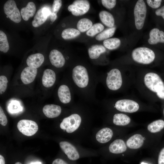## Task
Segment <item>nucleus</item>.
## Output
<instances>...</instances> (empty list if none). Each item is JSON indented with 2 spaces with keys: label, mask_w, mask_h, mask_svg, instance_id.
<instances>
[{
  "label": "nucleus",
  "mask_w": 164,
  "mask_h": 164,
  "mask_svg": "<svg viewBox=\"0 0 164 164\" xmlns=\"http://www.w3.org/2000/svg\"><path fill=\"white\" fill-rule=\"evenodd\" d=\"M132 56L135 62L143 64H149L154 60L155 54L152 50L145 47H140L134 49Z\"/></svg>",
  "instance_id": "obj_1"
},
{
  "label": "nucleus",
  "mask_w": 164,
  "mask_h": 164,
  "mask_svg": "<svg viewBox=\"0 0 164 164\" xmlns=\"http://www.w3.org/2000/svg\"><path fill=\"white\" fill-rule=\"evenodd\" d=\"M72 76L74 83L79 87L83 88L88 85L89 76L84 67L80 65L75 66L73 69Z\"/></svg>",
  "instance_id": "obj_2"
},
{
  "label": "nucleus",
  "mask_w": 164,
  "mask_h": 164,
  "mask_svg": "<svg viewBox=\"0 0 164 164\" xmlns=\"http://www.w3.org/2000/svg\"><path fill=\"white\" fill-rule=\"evenodd\" d=\"M144 80L146 86L155 93L164 85V79L159 75L154 72L146 74L144 76Z\"/></svg>",
  "instance_id": "obj_3"
},
{
  "label": "nucleus",
  "mask_w": 164,
  "mask_h": 164,
  "mask_svg": "<svg viewBox=\"0 0 164 164\" xmlns=\"http://www.w3.org/2000/svg\"><path fill=\"white\" fill-rule=\"evenodd\" d=\"M147 12L146 7L143 0H138L136 3L134 10L135 24L138 30L143 26Z\"/></svg>",
  "instance_id": "obj_4"
},
{
  "label": "nucleus",
  "mask_w": 164,
  "mask_h": 164,
  "mask_svg": "<svg viewBox=\"0 0 164 164\" xmlns=\"http://www.w3.org/2000/svg\"><path fill=\"white\" fill-rule=\"evenodd\" d=\"M122 80L120 71L116 68L111 70L107 73L106 83L108 88L112 91H116L121 87Z\"/></svg>",
  "instance_id": "obj_5"
},
{
  "label": "nucleus",
  "mask_w": 164,
  "mask_h": 164,
  "mask_svg": "<svg viewBox=\"0 0 164 164\" xmlns=\"http://www.w3.org/2000/svg\"><path fill=\"white\" fill-rule=\"evenodd\" d=\"M81 121L80 116L77 114H73L64 118L60 125V128L66 130L68 133H71L76 130L79 127Z\"/></svg>",
  "instance_id": "obj_6"
},
{
  "label": "nucleus",
  "mask_w": 164,
  "mask_h": 164,
  "mask_svg": "<svg viewBox=\"0 0 164 164\" xmlns=\"http://www.w3.org/2000/svg\"><path fill=\"white\" fill-rule=\"evenodd\" d=\"M4 10L5 14L11 20L16 23L20 22L21 15L14 0L7 1L4 5Z\"/></svg>",
  "instance_id": "obj_7"
},
{
  "label": "nucleus",
  "mask_w": 164,
  "mask_h": 164,
  "mask_svg": "<svg viewBox=\"0 0 164 164\" xmlns=\"http://www.w3.org/2000/svg\"><path fill=\"white\" fill-rule=\"evenodd\" d=\"M18 130L24 135L32 136L38 131V127L35 121L31 120L22 119L20 120L17 124Z\"/></svg>",
  "instance_id": "obj_8"
},
{
  "label": "nucleus",
  "mask_w": 164,
  "mask_h": 164,
  "mask_svg": "<svg viewBox=\"0 0 164 164\" xmlns=\"http://www.w3.org/2000/svg\"><path fill=\"white\" fill-rule=\"evenodd\" d=\"M90 8V4L88 0H76L68 6V10L73 15L79 16L86 14Z\"/></svg>",
  "instance_id": "obj_9"
},
{
  "label": "nucleus",
  "mask_w": 164,
  "mask_h": 164,
  "mask_svg": "<svg viewBox=\"0 0 164 164\" xmlns=\"http://www.w3.org/2000/svg\"><path fill=\"white\" fill-rule=\"evenodd\" d=\"M115 107L119 111L128 113H133L138 111L139 105L136 101L129 99H121L118 101Z\"/></svg>",
  "instance_id": "obj_10"
},
{
  "label": "nucleus",
  "mask_w": 164,
  "mask_h": 164,
  "mask_svg": "<svg viewBox=\"0 0 164 164\" xmlns=\"http://www.w3.org/2000/svg\"><path fill=\"white\" fill-rule=\"evenodd\" d=\"M60 146L67 155L69 159L76 160L79 158V155L76 148L71 143L66 141H62L59 143Z\"/></svg>",
  "instance_id": "obj_11"
},
{
  "label": "nucleus",
  "mask_w": 164,
  "mask_h": 164,
  "mask_svg": "<svg viewBox=\"0 0 164 164\" xmlns=\"http://www.w3.org/2000/svg\"><path fill=\"white\" fill-rule=\"evenodd\" d=\"M49 9L44 7L39 9L35 15L32 24L35 27H38L43 24L51 14Z\"/></svg>",
  "instance_id": "obj_12"
},
{
  "label": "nucleus",
  "mask_w": 164,
  "mask_h": 164,
  "mask_svg": "<svg viewBox=\"0 0 164 164\" xmlns=\"http://www.w3.org/2000/svg\"><path fill=\"white\" fill-rule=\"evenodd\" d=\"M37 72V68L29 66L26 67L21 74L20 78L22 82L26 84L31 83L35 80Z\"/></svg>",
  "instance_id": "obj_13"
},
{
  "label": "nucleus",
  "mask_w": 164,
  "mask_h": 164,
  "mask_svg": "<svg viewBox=\"0 0 164 164\" xmlns=\"http://www.w3.org/2000/svg\"><path fill=\"white\" fill-rule=\"evenodd\" d=\"M49 58L52 65L57 68H61L64 65L65 60L62 54L59 50L54 49L50 51Z\"/></svg>",
  "instance_id": "obj_14"
},
{
  "label": "nucleus",
  "mask_w": 164,
  "mask_h": 164,
  "mask_svg": "<svg viewBox=\"0 0 164 164\" xmlns=\"http://www.w3.org/2000/svg\"><path fill=\"white\" fill-rule=\"evenodd\" d=\"M61 110V108L60 106L54 104L46 105L43 109V111L44 115L50 118L58 117L60 114Z\"/></svg>",
  "instance_id": "obj_15"
},
{
  "label": "nucleus",
  "mask_w": 164,
  "mask_h": 164,
  "mask_svg": "<svg viewBox=\"0 0 164 164\" xmlns=\"http://www.w3.org/2000/svg\"><path fill=\"white\" fill-rule=\"evenodd\" d=\"M56 80L55 72L50 69H46L44 71L42 77L43 85L46 87H52L54 84Z\"/></svg>",
  "instance_id": "obj_16"
},
{
  "label": "nucleus",
  "mask_w": 164,
  "mask_h": 164,
  "mask_svg": "<svg viewBox=\"0 0 164 164\" xmlns=\"http://www.w3.org/2000/svg\"><path fill=\"white\" fill-rule=\"evenodd\" d=\"M44 60L43 55L40 53H36L29 55L27 58L26 63L29 67L35 68L39 67Z\"/></svg>",
  "instance_id": "obj_17"
},
{
  "label": "nucleus",
  "mask_w": 164,
  "mask_h": 164,
  "mask_svg": "<svg viewBox=\"0 0 164 164\" xmlns=\"http://www.w3.org/2000/svg\"><path fill=\"white\" fill-rule=\"evenodd\" d=\"M149 38L148 40L150 44H155L159 43H164V32L157 28L152 29L149 33Z\"/></svg>",
  "instance_id": "obj_18"
},
{
  "label": "nucleus",
  "mask_w": 164,
  "mask_h": 164,
  "mask_svg": "<svg viewBox=\"0 0 164 164\" xmlns=\"http://www.w3.org/2000/svg\"><path fill=\"white\" fill-rule=\"evenodd\" d=\"M113 135V132L110 128H105L97 132L96 135V138L98 142L104 143L109 141L112 138Z\"/></svg>",
  "instance_id": "obj_19"
},
{
  "label": "nucleus",
  "mask_w": 164,
  "mask_h": 164,
  "mask_svg": "<svg viewBox=\"0 0 164 164\" xmlns=\"http://www.w3.org/2000/svg\"><path fill=\"white\" fill-rule=\"evenodd\" d=\"M58 96L60 101L63 104H67L71 100V95L70 89L66 85L63 84L59 87Z\"/></svg>",
  "instance_id": "obj_20"
},
{
  "label": "nucleus",
  "mask_w": 164,
  "mask_h": 164,
  "mask_svg": "<svg viewBox=\"0 0 164 164\" xmlns=\"http://www.w3.org/2000/svg\"><path fill=\"white\" fill-rule=\"evenodd\" d=\"M109 149L110 151L112 153L119 154L126 151L127 147L123 140L117 139L110 144Z\"/></svg>",
  "instance_id": "obj_21"
},
{
  "label": "nucleus",
  "mask_w": 164,
  "mask_h": 164,
  "mask_svg": "<svg viewBox=\"0 0 164 164\" xmlns=\"http://www.w3.org/2000/svg\"><path fill=\"white\" fill-rule=\"evenodd\" d=\"M36 11V7L32 2H29L26 6L22 8L20 11V14L22 19L25 21H28L30 17L34 15Z\"/></svg>",
  "instance_id": "obj_22"
},
{
  "label": "nucleus",
  "mask_w": 164,
  "mask_h": 164,
  "mask_svg": "<svg viewBox=\"0 0 164 164\" xmlns=\"http://www.w3.org/2000/svg\"><path fill=\"white\" fill-rule=\"evenodd\" d=\"M144 142L142 136L139 134H136L129 138L126 142L127 145L131 149H138L141 147Z\"/></svg>",
  "instance_id": "obj_23"
},
{
  "label": "nucleus",
  "mask_w": 164,
  "mask_h": 164,
  "mask_svg": "<svg viewBox=\"0 0 164 164\" xmlns=\"http://www.w3.org/2000/svg\"><path fill=\"white\" fill-rule=\"evenodd\" d=\"M104 47L101 45H94L91 46L88 50L89 57L92 59L98 58L101 55L106 51Z\"/></svg>",
  "instance_id": "obj_24"
},
{
  "label": "nucleus",
  "mask_w": 164,
  "mask_h": 164,
  "mask_svg": "<svg viewBox=\"0 0 164 164\" xmlns=\"http://www.w3.org/2000/svg\"><path fill=\"white\" fill-rule=\"evenodd\" d=\"M101 22L106 26L112 27L114 25V20L112 15L106 11H102L99 14Z\"/></svg>",
  "instance_id": "obj_25"
},
{
  "label": "nucleus",
  "mask_w": 164,
  "mask_h": 164,
  "mask_svg": "<svg viewBox=\"0 0 164 164\" xmlns=\"http://www.w3.org/2000/svg\"><path fill=\"white\" fill-rule=\"evenodd\" d=\"M130 117L123 114H116L113 116V122L114 124L117 125H126L130 122Z\"/></svg>",
  "instance_id": "obj_26"
},
{
  "label": "nucleus",
  "mask_w": 164,
  "mask_h": 164,
  "mask_svg": "<svg viewBox=\"0 0 164 164\" xmlns=\"http://www.w3.org/2000/svg\"><path fill=\"white\" fill-rule=\"evenodd\" d=\"M92 26L93 23L91 20L87 18H84L79 20L77 27L80 32H83L87 31Z\"/></svg>",
  "instance_id": "obj_27"
},
{
  "label": "nucleus",
  "mask_w": 164,
  "mask_h": 164,
  "mask_svg": "<svg viewBox=\"0 0 164 164\" xmlns=\"http://www.w3.org/2000/svg\"><path fill=\"white\" fill-rule=\"evenodd\" d=\"M164 128V121L162 119L155 121L147 126L148 130L152 133H156L161 131Z\"/></svg>",
  "instance_id": "obj_28"
},
{
  "label": "nucleus",
  "mask_w": 164,
  "mask_h": 164,
  "mask_svg": "<svg viewBox=\"0 0 164 164\" xmlns=\"http://www.w3.org/2000/svg\"><path fill=\"white\" fill-rule=\"evenodd\" d=\"M80 34V32L77 29L68 28L64 29L62 31L61 36L65 39H69L74 38Z\"/></svg>",
  "instance_id": "obj_29"
},
{
  "label": "nucleus",
  "mask_w": 164,
  "mask_h": 164,
  "mask_svg": "<svg viewBox=\"0 0 164 164\" xmlns=\"http://www.w3.org/2000/svg\"><path fill=\"white\" fill-rule=\"evenodd\" d=\"M103 45L105 47L109 50H114L118 48L120 45L121 41L117 38H109L105 40L103 42Z\"/></svg>",
  "instance_id": "obj_30"
},
{
  "label": "nucleus",
  "mask_w": 164,
  "mask_h": 164,
  "mask_svg": "<svg viewBox=\"0 0 164 164\" xmlns=\"http://www.w3.org/2000/svg\"><path fill=\"white\" fill-rule=\"evenodd\" d=\"M116 28L112 27L106 29L98 34L95 37V39L98 41L105 40L112 37L114 34Z\"/></svg>",
  "instance_id": "obj_31"
},
{
  "label": "nucleus",
  "mask_w": 164,
  "mask_h": 164,
  "mask_svg": "<svg viewBox=\"0 0 164 164\" xmlns=\"http://www.w3.org/2000/svg\"><path fill=\"white\" fill-rule=\"evenodd\" d=\"M104 29V26L102 24L96 23L93 25L90 29L87 31L86 34L88 36L93 37L102 32Z\"/></svg>",
  "instance_id": "obj_32"
},
{
  "label": "nucleus",
  "mask_w": 164,
  "mask_h": 164,
  "mask_svg": "<svg viewBox=\"0 0 164 164\" xmlns=\"http://www.w3.org/2000/svg\"><path fill=\"white\" fill-rule=\"evenodd\" d=\"M9 49V45L5 33L0 31V50L4 53H7Z\"/></svg>",
  "instance_id": "obj_33"
},
{
  "label": "nucleus",
  "mask_w": 164,
  "mask_h": 164,
  "mask_svg": "<svg viewBox=\"0 0 164 164\" xmlns=\"http://www.w3.org/2000/svg\"><path fill=\"white\" fill-rule=\"evenodd\" d=\"M8 81L7 78L4 75L0 76V94H3L6 90Z\"/></svg>",
  "instance_id": "obj_34"
},
{
  "label": "nucleus",
  "mask_w": 164,
  "mask_h": 164,
  "mask_svg": "<svg viewBox=\"0 0 164 164\" xmlns=\"http://www.w3.org/2000/svg\"><path fill=\"white\" fill-rule=\"evenodd\" d=\"M101 2L103 6L108 9L114 7L116 3L115 0H102Z\"/></svg>",
  "instance_id": "obj_35"
},
{
  "label": "nucleus",
  "mask_w": 164,
  "mask_h": 164,
  "mask_svg": "<svg viewBox=\"0 0 164 164\" xmlns=\"http://www.w3.org/2000/svg\"><path fill=\"white\" fill-rule=\"evenodd\" d=\"M62 5V1L61 0H54L52 5V12L56 14L59 11Z\"/></svg>",
  "instance_id": "obj_36"
},
{
  "label": "nucleus",
  "mask_w": 164,
  "mask_h": 164,
  "mask_svg": "<svg viewBox=\"0 0 164 164\" xmlns=\"http://www.w3.org/2000/svg\"><path fill=\"white\" fill-rule=\"evenodd\" d=\"M161 0H147V3L149 6L153 9L159 8L161 5L162 2Z\"/></svg>",
  "instance_id": "obj_37"
},
{
  "label": "nucleus",
  "mask_w": 164,
  "mask_h": 164,
  "mask_svg": "<svg viewBox=\"0 0 164 164\" xmlns=\"http://www.w3.org/2000/svg\"><path fill=\"white\" fill-rule=\"evenodd\" d=\"M8 120L7 117L1 106L0 107V123L3 126L7 124Z\"/></svg>",
  "instance_id": "obj_38"
},
{
  "label": "nucleus",
  "mask_w": 164,
  "mask_h": 164,
  "mask_svg": "<svg viewBox=\"0 0 164 164\" xmlns=\"http://www.w3.org/2000/svg\"><path fill=\"white\" fill-rule=\"evenodd\" d=\"M158 164H164V147L160 151L158 157Z\"/></svg>",
  "instance_id": "obj_39"
},
{
  "label": "nucleus",
  "mask_w": 164,
  "mask_h": 164,
  "mask_svg": "<svg viewBox=\"0 0 164 164\" xmlns=\"http://www.w3.org/2000/svg\"><path fill=\"white\" fill-rule=\"evenodd\" d=\"M155 14L157 15L162 16L164 19V5L157 9L155 12Z\"/></svg>",
  "instance_id": "obj_40"
},
{
  "label": "nucleus",
  "mask_w": 164,
  "mask_h": 164,
  "mask_svg": "<svg viewBox=\"0 0 164 164\" xmlns=\"http://www.w3.org/2000/svg\"><path fill=\"white\" fill-rule=\"evenodd\" d=\"M52 164H68L63 160L60 159H57L54 160Z\"/></svg>",
  "instance_id": "obj_41"
},
{
  "label": "nucleus",
  "mask_w": 164,
  "mask_h": 164,
  "mask_svg": "<svg viewBox=\"0 0 164 164\" xmlns=\"http://www.w3.org/2000/svg\"><path fill=\"white\" fill-rule=\"evenodd\" d=\"M57 17L56 14L51 12L50 15V20L52 22H53L56 19Z\"/></svg>",
  "instance_id": "obj_42"
},
{
  "label": "nucleus",
  "mask_w": 164,
  "mask_h": 164,
  "mask_svg": "<svg viewBox=\"0 0 164 164\" xmlns=\"http://www.w3.org/2000/svg\"><path fill=\"white\" fill-rule=\"evenodd\" d=\"M5 161L4 158L3 156L0 155V164H5Z\"/></svg>",
  "instance_id": "obj_43"
},
{
  "label": "nucleus",
  "mask_w": 164,
  "mask_h": 164,
  "mask_svg": "<svg viewBox=\"0 0 164 164\" xmlns=\"http://www.w3.org/2000/svg\"><path fill=\"white\" fill-rule=\"evenodd\" d=\"M29 164H42L40 162H36L30 163Z\"/></svg>",
  "instance_id": "obj_44"
},
{
  "label": "nucleus",
  "mask_w": 164,
  "mask_h": 164,
  "mask_svg": "<svg viewBox=\"0 0 164 164\" xmlns=\"http://www.w3.org/2000/svg\"><path fill=\"white\" fill-rule=\"evenodd\" d=\"M15 164H22L20 162H16Z\"/></svg>",
  "instance_id": "obj_45"
},
{
  "label": "nucleus",
  "mask_w": 164,
  "mask_h": 164,
  "mask_svg": "<svg viewBox=\"0 0 164 164\" xmlns=\"http://www.w3.org/2000/svg\"><path fill=\"white\" fill-rule=\"evenodd\" d=\"M141 164H148V163H144V162H142Z\"/></svg>",
  "instance_id": "obj_46"
},
{
  "label": "nucleus",
  "mask_w": 164,
  "mask_h": 164,
  "mask_svg": "<svg viewBox=\"0 0 164 164\" xmlns=\"http://www.w3.org/2000/svg\"><path fill=\"white\" fill-rule=\"evenodd\" d=\"M163 114L164 115V109H163Z\"/></svg>",
  "instance_id": "obj_47"
}]
</instances>
